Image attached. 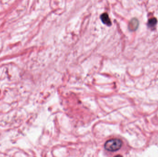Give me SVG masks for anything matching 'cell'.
<instances>
[{"mask_svg":"<svg viewBox=\"0 0 158 157\" xmlns=\"http://www.w3.org/2000/svg\"><path fill=\"white\" fill-rule=\"evenodd\" d=\"M101 20L103 23L106 24L107 26H110L112 25V22L110 19L108 14L107 13H104L101 15Z\"/></svg>","mask_w":158,"mask_h":157,"instance_id":"3957f363","label":"cell"},{"mask_svg":"<svg viewBox=\"0 0 158 157\" xmlns=\"http://www.w3.org/2000/svg\"><path fill=\"white\" fill-rule=\"evenodd\" d=\"M139 21L137 19H132L129 22L128 28L131 31H136L138 29L139 26Z\"/></svg>","mask_w":158,"mask_h":157,"instance_id":"7a4b0ae2","label":"cell"},{"mask_svg":"<svg viewBox=\"0 0 158 157\" xmlns=\"http://www.w3.org/2000/svg\"><path fill=\"white\" fill-rule=\"evenodd\" d=\"M122 141L118 139H113L108 140L104 144V148L109 152L118 151L122 147Z\"/></svg>","mask_w":158,"mask_h":157,"instance_id":"6da1fadb","label":"cell"},{"mask_svg":"<svg viewBox=\"0 0 158 157\" xmlns=\"http://www.w3.org/2000/svg\"><path fill=\"white\" fill-rule=\"evenodd\" d=\"M157 20L156 19L153 18L151 19L148 20V25L150 28H153L155 27V25L157 24Z\"/></svg>","mask_w":158,"mask_h":157,"instance_id":"277c9868","label":"cell"}]
</instances>
